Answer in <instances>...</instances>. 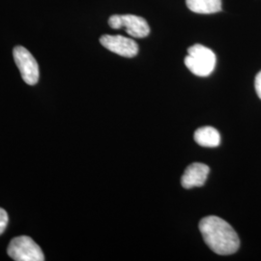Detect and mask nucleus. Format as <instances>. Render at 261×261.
Returning a JSON list of instances; mask_svg holds the SVG:
<instances>
[{"label": "nucleus", "mask_w": 261, "mask_h": 261, "mask_svg": "<svg viewBox=\"0 0 261 261\" xmlns=\"http://www.w3.org/2000/svg\"><path fill=\"white\" fill-rule=\"evenodd\" d=\"M199 230L206 245L217 254H233L240 247V239L233 227L219 217L203 218L199 223Z\"/></svg>", "instance_id": "f257e3e1"}, {"label": "nucleus", "mask_w": 261, "mask_h": 261, "mask_svg": "<svg viewBox=\"0 0 261 261\" xmlns=\"http://www.w3.org/2000/svg\"><path fill=\"white\" fill-rule=\"evenodd\" d=\"M217 58L213 50L202 45H194L188 49L185 58L187 68L197 76H208L214 71Z\"/></svg>", "instance_id": "f03ea898"}, {"label": "nucleus", "mask_w": 261, "mask_h": 261, "mask_svg": "<svg viewBox=\"0 0 261 261\" xmlns=\"http://www.w3.org/2000/svg\"><path fill=\"white\" fill-rule=\"evenodd\" d=\"M8 254L16 261H44L45 255L34 240L28 236H19L10 242Z\"/></svg>", "instance_id": "7ed1b4c3"}, {"label": "nucleus", "mask_w": 261, "mask_h": 261, "mask_svg": "<svg viewBox=\"0 0 261 261\" xmlns=\"http://www.w3.org/2000/svg\"><path fill=\"white\" fill-rule=\"evenodd\" d=\"M109 24L113 29L125 28L133 38H145L149 35L150 28L143 18L135 15H113L109 19Z\"/></svg>", "instance_id": "20e7f679"}, {"label": "nucleus", "mask_w": 261, "mask_h": 261, "mask_svg": "<svg viewBox=\"0 0 261 261\" xmlns=\"http://www.w3.org/2000/svg\"><path fill=\"white\" fill-rule=\"evenodd\" d=\"M15 62L19 68L22 80L25 84L35 85L39 81V66L33 56L25 47H16L13 50Z\"/></svg>", "instance_id": "39448f33"}, {"label": "nucleus", "mask_w": 261, "mask_h": 261, "mask_svg": "<svg viewBox=\"0 0 261 261\" xmlns=\"http://www.w3.org/2000/svg\"><path fill=\"white\" fill-rule=\"evenodd\" d=\"M100 43L107 49L123 57H134L139 53L138 44L130 38L121 35H103L100 38Z\"/></svg>", "instance_id": "423d86ee"}, {"label": "nucleus", "mask_w": 261, "mask_h": 261, "mask_svg": "<svg viewBox=\"0 0 261 261\" xmlns=\"http://www.w3.org/2000/svg\"><path fill=\"white\" fill-rule=\"evenodd\" d=\"M210 168L201 163H194L185 169L181 178V184L185 189L201 187L205 184Z\"/></svg>", "instance_id": "0eeeda50"}, {"label": "nucleus", "mask_w": 261, "mask_h": 261, "mask_svg": "<svg viewBox=\"0 0 261 261\" xmlns=\"http://www.w3.org/2000/svg\"><path fill=\"white\" fill-rule=\"evenodd\" d=\"M194 139L198 145L207 148L218 147L221 143L220 133L211 126L197 129L195 132Z\"/></svg>", "instance_id": "6e6552de"}, {"label": "nucleus", "mask_w": 261, "mask_h": 261, "mask_svg": "<svg viewBox=\"0 0 261 261\" xmlns=\"http://www.w3.org/2000/svg\"><path fill=\"white\" fill-rule=\"evenodd\" d=\"M187 6L196 14H215L222 10V0H186Z\"/></svg>", "instance_id": "1a4fd4ad"}, {"label": "nucleus", "mask_w": 261, "mask_h": 261, "mask_svg": "<svg viewBox=\"0 0 261 261\" xmlns=\"http://www.w3.org/2000/svg\"><path fill=\"white\" fill-rule=\"evenodd\" d=\"M8 222H9V219H8L7 212L4 209L0 208V235L5 231Z\"/></svg>", "instance_id": "9d476101"}, {"label": "nucleus", "mask_w": 261, "mask_h": 261, "mask_svg": "<svg viewBox=\"0 0 261 261\" xmlns=\"http://www.w3.org/2000/svg\"><path fill=\"white\" fill-rule=\"evenodd\" d=\"M254 87H255V91L257 96L259 97L261 100V71L255 76V81H254Z\"/></svg>", "instance_id": "9b49d317"}]
</instances>
